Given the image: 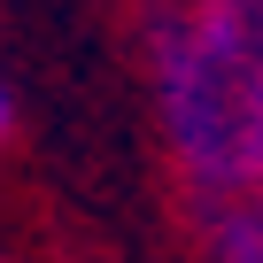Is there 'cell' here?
<instances>
[{"label":"cell","mask_w":263,"mask_h":263,"mask_svg":"<svg viewBox=\"0 0 263 263\" xmlns=\"http://www.w3.org/2000/svg\"><path fill=\"white\" fill-rule=\"evenodd\" d=\"M140 54L178 186L232 209L263 178V0H155Z\"/></svg>","instance_id":"cell-1"},{"label":"cell","mask_w":263,"mask_h":263,"mask_svg":"<svg viewBox=\"0 0 263 263\" xmlns=\"http://www.w3.org/2000/svg\"><path fill=\"white\" fill-rule=\"evenodd\" d=\"M209 263H263V178L232 209H209Z\"/></svg>","instance_id":"cell-2"},{"label":"cell","mask_w":263,"mask_h":263,"mask_svg":"<svg viewBox=\"0 0 263 263\" xmlns=\"http://www.w3.org/2000/svg\"><path fill=\"white\" fill-rule=\"evenodd\" d=\"M8 124H16V101H8V85H0V147H8Z\"/></svg>","instance_id":"cell-3"}]
</instances>
